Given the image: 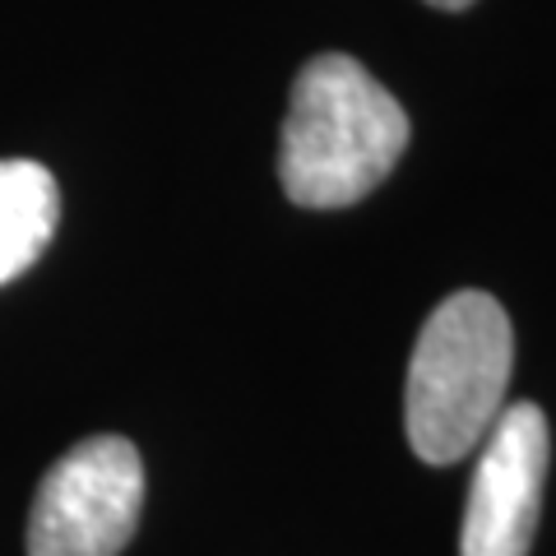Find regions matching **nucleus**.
<instances>
[{
	"label": "nucleus",
	"instance_id": "f257e3e1",
	"mask_svg": "<svg viewBox=\"0 0 556 556\" xmlns=\"http://www.w3.org/2000/svg\"><path fill=\"white\" fill-rule=\"evenodd\" d=\"M408 112L353 56L302 65L288 98L278 181L302 208H348L367 200L408 149Z\"/></svg>",
	"mask_w": 556,
	"mask_h": 556
},
{
	"label": "nucleus",
	"instance_id": "f03ea898",
	"mask_svg": "<svg viewBox=\"0 0 556 556\" xmlns=\"http://www.w3.org/2000/svg\"><path fill=\"white\" fill-rule=\"evenodd\" d=\"M515 362L510 316L492 292L464 288L417 334L404 390L408 445L422 464H459L496 427Z\"/></svg>",
	"mask_w": 556,
	"mask_h": 556
},
{
	"label": "nucleus",
	"instance_id": "7ed1b4c3",
	"mask_svg": "<svg viewBox=\"0 0 556 556\" xmlns=\"http://www.w3.org/2000/svg\"><path fill=\"white\" fill-rule=\"evenodd\" d=\"M139 510V450L126 437H89L47 468L28 510V556H121Z\"/></svg>",
	"mask_w": 556,
	"mask_h": 556
},
{
	"label": "nucleus",
	"instance_id": "20e7f679",
	"mask_svg": "<svg viewBox=\"0 0 556 556\" xmlns=\"http://www.w3.org/2000/svg\"><path fill=\"white\" fill-rule=\"evenodd\" d=\"M547 417L538 404L501 408L496 427L482 437V455L468 486L459 556H529L547 478Z\"/></svg>",
	"mask_w": 556,
	"mask_h": 556
},
{
	"label": "nucleus",
	"instance_id": "39448f33",
	"mask_svg": "<svg viewBox=\"0 0 556 556\" xmlns=\"http://www.w3.org/2000/svg\"><path fill=\"white\" fill-rule=\"evenodd\" d=\"M61 190L42 163L0 159V283L20 278L56 237Z\"/></svg>",
	"mask_w": 556,
	"mask_h": 556
},
{
	"label": "nucleus",
	"instance_id": "423d86ee",
	"mask_svg": "<svg viewBox=\"0 0 556 556\" xmlns=\"http://www.w3.org/2000/svg\"><path fill=\"white\" fill-rule=\"evenodd\" d=\"M427 5H437V10H468L473 0H427Z\"/></svg>",
	"mask_w": 556,
	"mask_h": 556
}]
</instances>
